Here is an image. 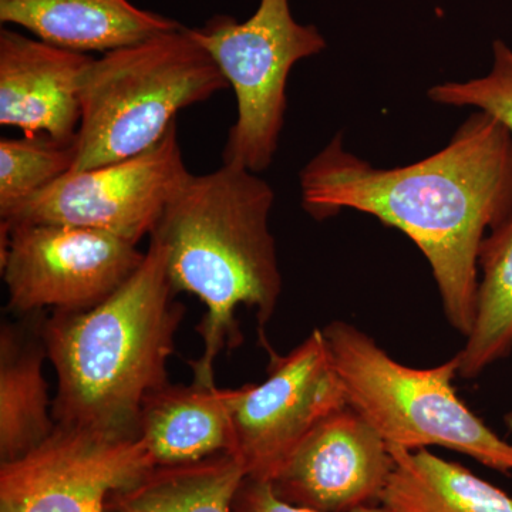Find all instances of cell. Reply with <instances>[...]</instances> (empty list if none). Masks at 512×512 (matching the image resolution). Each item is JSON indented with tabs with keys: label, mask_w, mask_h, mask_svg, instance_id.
I'll return each mask as SVG.
<instances>
[{
	"label": "cell",
	"mask_w": 512,
	"mask_h": 512,
	"mask_svg": "<svg viewBox=\"0 0 512 512\" xmlns=\"http://www.w3.org/2000/svg\"><path fill=\"white\" fill-rule=\"evenodd\" d=\"M302 207L316 220L342 210L372 215L426 256L448 323L467 338L476 315L478 252L512 214V136L471 114L443 150L417 163L376 168L336 134L299 174Z\"/></svg>",
	"instance_id": "1"
},
{
	"label": "cell",
	"mask_w": 512,
	"mask_h": 512,
	"mask_svg": "<svg viewBox=\"0 0 512 512\" xmlns=\"http://www.w3.org/2000/svg\"><path fill=\"white\" fill-rule=\"evenodd\" d=\"M275 192L242 165L222 163L204 175H191L165 208L150 238L165 251L175 293L187 292L207 312L197 326L204 342L191 362L195 382L215 384V360L242 343L237 311H255L266 349L265 326L282 295V274L269 228Z\"/></svg>",
	"instance_id": "2"
},
{
	"label": "cell",
	"mask_w": 512,
	"mask_h": 512,
	"mask_svg": "<svg viewBox=\"0 0 512 512\" xmlns=\"http://www.w3.org/2000/svg\"><path fill=\"white\" fill-rule=\"evenodd\" d=\"M175 296L164 248L150 238L143 264L110 298L43 320L57 375L56 426L138 439L141 407L171 383L168 362L185 315Z\"/></svg>",
	"instance_id": "3"
},
{
	"label": "cell",
	"mask_w": 512,
	"mask_h": 512,
	"mask_svg": "<svg viewBox=\"0 0 512 512\" xmlns=\"http://www.w3.org/2000/svg\"><path fill=\"white\" fill-rule=\"evenodd\" d=\"M185 28L93 57L79 77L82 121L73 171L136 157L157 146L181 110L228 89Z\"/></svg>",
	"instance_id": "4"
},
{
	"label": "cell",
	"mask_w": 512,
	"mask_h": 512,
	"mask_svg": "<svg viewBox=\"0 0 512 512\" xmlns=\"http://www.w3.org/2000/svg\"><path fill=\"white\" fill-rule=\"evenodd\" d=\"M322 330L349 406L387 446L443 447L498 473H512V441L498 436L457 396V355L420 369L392 359L367 333L345 320H333Z\"/></svg>",
	"instance_id": "5"
},
{
	"label": "cell",
	"mask_w": 512,
	"mask_h": 512,
	"mask_svg": "<svg viewBox=\"0 0 512 512\" xmlns=\"http://www.w3.org/2000/svg\"><path fill=\"white\" fill-rule=\"evenodd\" d=\"M212 57L237 99V120L225 144L224 163L252 173L274 161L286 113V84L293 66L326 49L313 25H301L289 0H261L245 22L217 15L188 29Z\"/></svg>",
	"instance_id": "6"
},
{
	"label": "cell",
	"mask_w": 512,
	"mask_h": 512,
	"mask_svg": "<svg viewBox=\"0 0 512 512\" xmlns=\"http://www.w3.org/2000/svg\"><path fill=\"white\" fill-rule=\"evenodd\" d=\"M0 268L8 309L89 311L110 298L143 264L146 251L107 232L59 224H2Z\"/></svg>",
	"instance_id": "7"
},
{
	"label": "cell",
	"mask_w": 512,
	"mask_h": 512,
	"mask_svg": "<svg viewBox=\"0 0 512 512\" xmlns=\"http://www.w3.org/2000/svg\"><path fill=\"white\" fill-rule=\"evenodd\" d=\"M177 123L163 140L127 160L70 171L0 218L2 224H59L107 232L138 244L190 180Z\"/></svg>",
	"instance_id": "8"
},
{
	"label": "cell",
	"mask_w": 512,
	"mask_h": 512,
	"mask_svg": "<svg viewBox=\"0 0 512 512\" xmlns=\"http://www.w3.org/2000/svg\"><path fill=\"white\" fill-rule=\"evenodd\" d=\"M268 352L265 382L228 389L234 456L247 477L261 481L274 480L320 421L348 406L322 329L286 355Z\"/></svg>",
	"instance_id": "9"
},
{
	"label": "cell",
	"mask_w": 512,
	"mask_h": 512,
	"mask_svg": "<svg viewBox=\"0 0 512 512\" xmlns=\"http://www.w3.org/2000/svg\"><path fill=\"white\" fill-rule=\"evenodd\" d=\"M153 467L140 439L56 426L28 456L0 464V512H106L113 491Z\"/></svg>",
	"instance_id": "10"
},
{
	"label": "cell",
	"mask_w": 512,
	"mask_h": 512,
	"mask_svg": "<svg viewBox=\"0 0 512 512\" xmlns=\"http://www.w3.org/2000/svg\"><path fill=\"white\" fill-rule=\"evenodd\" d=\"M393 466L389 446L348 404L320 421L269 483L285 503L355 512L380 505Z\"/></svg>",
	"instance_id": "11"
},
{
	"label": "cell",
	"mask_w": 512,
	"mask_h": 512,
	"mask_svg": "<svg viewBox=\"0 0 512 512\" xmlns=\"http://www.w3.org/2000/svg\"><path fill=\"white\" fill-rule=\"evenodd\" d=\"M92 60L86 53L2 29L0 126L73 144L82 121L79 77Z\"/></svg>",
	"instance_id": "12"
},
{
	"label": "cell",
	"mask_w": 512,
	"mask_h": 512,
	"mask_svg": "<svg viewBox=\"0 0 512 512\" xmlns=\"http://www.w3.org/2000/svg\"><path fill=\"white\" fill-rule=\"evenodd\" d=\"M0 22L72 52L107 53L183 28L130 0H0Z\"/></svg>",
	"instance_id": "13"
},
{
	"label": "cell",
	"mask_w": 512,
	"mask_h": 512,
	"mask_svg": "<svg viewBox=\"0 0 512 512\" xmlns=\"http://www.w3.org/2000/svg\"><path fill=\"white\" fill-rule=\"evenodd\" d=\"M138 439L156 466L195 463L221 453L234 454L235 430L228 389L168 384L141 407Z\"/></svg>",
	"instance_id": "14"
},
{
	"label": "cell",
	"mask_w": 512,
	"mask_h": 512,
	"mask_svg": "<svg viewBox=\"0 0 512 512\" xmlns=\"http://www.w3.org/2000/svg\"><path fill=\"white\" fill-rule=\"evenodd\" d=\"M43 312L0 328V464L28 456L56 430L43 373Z\"/></svg>",
	"instance_id": "15"
},
{
	"label": "cell",
	"mask_w": 512,
	"mask_h": 512,
	"mask_svg": "<svg viewBox=\"0 0 512 512\" xmlns=\"http://www.w3.org/2000/svg\"><path fill=\"white\" fill-rule=\"evenodd\" d=\"M394 466L380 505L392 512H512V497L454 461L389 447Z\"/></svg>",
	"instance_id": "16"
},
{
	"label": "cell",
	"mask_w": 512,
	"mask_h": 512,
	"mask_svg": "<svg viewBox=\"0 0 512 512\" xmlns=\"http://www.w3.org/2000/svg\"><path fill=\"white\" fill-rule=\"evenodd\" d=\"M247 477L231 453L156 466L134 483L113 491L106 512H231L239 485Z\"/></svg>",
	"instance_id": "17"
},
{
	"label": "cell",
	"mask_w": 512,
	"mask_h": 512,
	"mask_svg": "<svg viewBox=\"0 0 512 512\" xmlns=\"http://www.w3.org/2000/svg\"><path fill=\"white\" fill-rule=\"evenodd\" d=\"M512 353V214L491 229L478 252L476 315L457 353L458 376L476 379Z\"/></svg>",
	"instance_id": "18"
},
{
	"label": "cell",
	"mask_w": 512,
	"mask_h": 512,
	"mask_svg": "<svg viewBox=\"0 0 512 512\" xmlns=\"http://www.w3.org/2000/svg\"><path fill=\"white\" fill-rule=\"evenodd\" d=\"M76 147L47 134L0 140V218L73 171Z\"/></svg>",
	"instance_id": "19"
},
{
	"label": "cell",
	"mask_w": 512,
	"mask_h": 512,
	"mask_svg": "<svg viewBox=\"0 0 512 512\" xmlns=\"http://www.w3.org/2000/svg\"><path fill=\"white\" fill-rule=\"evenodd\" d=\"M490 73L467 82H446L430 87L427 96L443 106L474 107L501 124L512 136V49L503 40L493 43Z\"/></svg>",
	"instance_id": "20"
},
{
	"label": "cell",
	"mask_w": 512,
	"mask_h": 512,
	"mask_svg": "<svg viewBox=\"0 0 512 512\" xmlns=\"http://www.w3.org/2000/svg\"><path fill=\"white\" fill-rule=\"evenodd\" d=\"M231 512H319L309 508L298 507L285 503L284 500L275 494L274 488L269 481L256 480V478L245 477L239 485L234 501H232ZM355 512H392L383 505L377 507L363 508Z\"/></svg>",
	"instance_id": "21"
},
{
	"label": "cell",
	"mask_w": 512,
	"mask_h": 512,
	"mask_svg": "<svg viewBox=\"0 0 512 512\" xmlns=\"http://www.w3.org/2000/svg\"><path fill=\"white\" fill-rule=\"evenodd\" d=\"M504 424L505 427H507L508 433H510L512 437V412L505 414Z\"/></svg>",
	"instance_id": "22"
}]
</instances>
